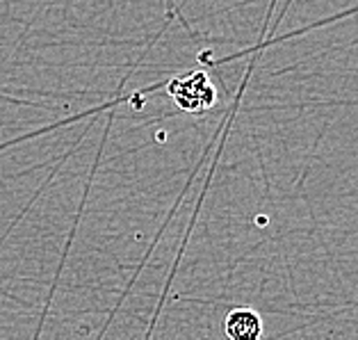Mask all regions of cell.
Wrapping results in <instances>:
<instances>
[{
  "label": "cell",
  "instance_id": "6da1fadb",
  "mask_svg": "<svg viewBox=\"0 0 358 340\" xmlns=\"http://www.w3.org/2000/svg\"><path fill=\"white\" fill-rule=\"evenodd\" d=\"M167 92L173 103L189 115H203L217 106V90L206 71H194L180 78H173L167 85Z\"/></svg>",
  "mask_w": 358,
  "mask_h": 340
},
{
  "label": "cell",
  "instance_id": "7a4b0ae2",
  "mask_svg": "<svg viewBox=\"0 0 358 340\" xmlns=\"http://www.w3.org/2000/svg\"><path fill=\"white\" fill-rule=\"evenodd\" d=\"M263 318L249 306H238L224 318V334L229 340H260L263 338Z\"/></svg>",
  "mask_w": 358,
  "mask_h": 340
}]
</instances>
